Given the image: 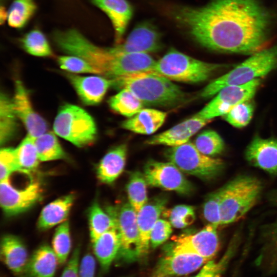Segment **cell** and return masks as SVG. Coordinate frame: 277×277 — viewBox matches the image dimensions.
Segmentation results:
<instances>
[{
	"mask_svg": "<svg viewBox=\"0 0 277 277\" xmlns=\"http://www.w3.org/2000/svg\"><path fill=\"white\" fill-rule=\"evenodd\" d=\"M161 277H168V276H161Z\"/></svg>",
	"mask_w": 277,
	"mask_h": 277,
	"instance_id": "obj_49",
	"label": "cell"
},
{
	"mask_svg": "<svg viewBox=\"0 0 277 277\" xmlns=\"http://www.w3.org/2000/svg\"><path fill=\"white\" fill-rule=\"evenodd\" d=\"M88 219L92 242L107 231L117 227L115 214L107 213L96 203L90 207Z\"/></svg>",
	"mask_w": 277,
	"mask_h": 277,
	"instance_id": "obj_31",
	"label": "cell"
},
{
	"mask_svg": "<svg viewBox=\"0 0 277 277\" xmlns=\"http://www.w3.org/2000/svg\"><path fill=\"white\" fill-rule=\"evenodd\" d=\"M95 261L93 256L87 254L81 260L78 271L79 277H94Z\"/></svg>",
	"mask_w": 277,
	"mask_h": 277,
	"instance_id": "obj_47",
	"label": "cell"
},
{
	"mask_svg": "<svg viewBox=\"0 0 277 277\" xmlns=\"http://www.w3.org/2000/svg\"><path fill=\"white\" fill-rule=\"evenodd\" d=\"M276 68L277 45H275L251 54L233 69L212 81L203 89L201 96L211 97L226 86L246 84Z\"/></svg>",
	"mask_w": 277,
	"mask_h": 277,
	"instance_id": "obj_5",
	"label": "cell"
},
{
	"mask_svg": "<svg viewBox=\"0 0 277 277\" xmlns=\"http://www.w3.org/2000/svg\"><path fill=\"white\" fill-rule=\"evenodd\" d=\"M221 191L220 187L209 193L205 197L203 206V215L207 225H212L217 227L221 226Z\"/></svg>",
	"mask_w": 277,
	"mask_h": 277,
	"instance_id": "obj_42",
	"label": "cell"
},
{
	"mask_svg": "<svg viewBox=\"0 0 277 277\" xmlns=\"http://www.w3.org/2000/svg\"><path fill=\"white\" fill-rule=\"evenodd\" d=\"M57 257L52 248L47 244L39 246L29 259L22 275L25 277H54Z\"/></svg>",
	"mask_w": 277,
	"mask_h": 277,
	"instance_id": "obj_24",
	"label": "cell"
},
{
	"mask_svg": "<svg viewBox=\"0 0 277 277\" xmlns=\"http://www.w3.org/2000/svg\"><path fill=\"white\" fill-rule=\"evenodd\" d=\"M18 119L12 100L2 93L0 99V142L1 145L11 140L16 133Z\"/></svg>",
	"mask_w": 277,
	"mask_h": 277,
	"instance_id": "obj_30",
	"label": "cell"
},
{
	"mask_svg": "<svg viewBox=\"0 0 277 277\" xmlns=\"http://www.w3.org/2000/svg\"><path fill=\"white\" fill-rule=\"evenodd\" d=\"M15 151L21 172L29 173L37 168L40 161L34 138L27 135Z\"/></svg>",
	"mask_w": 277,
	"mask_h": 277,
	"instance_id": "obj_34",
	"label": "cell"
},
{
	"mask_svg": "<svg viewBox=\"0 0 277 277\" xmlns=\"http://www.w3.org/2000/svg\"><path fill=\"white\" fill-rule=\"evenodd\" d=\"M43 189L40 183L32 181L23 189L11 185L9 180L1 182L0 203L4 213L13 216L23 213L39 201Z\"/></svg>",
	"mask_w": 277,
	"mask_h": 277,
	"instance_id": "obj_13",
	"label": "cell"
},
{
	"mask_svg": "<svg viewBox=\"0 0 277 277\" xmlns=\"http://www.w3.org/2000/svg\"><path fill=\"white\" fill-rule=\"evenodd\" d=\"M167 113L152 108H143L133 116L122 123L127 130L141 134H151L164 124Z\"/></svg>",
	"mask_w": 277,
	"mask_h": 277,
	"instance_id": "obj_26",
	"label": "cell"
},
{
	"mask_svg": "<svg viewBox=\"0 0 277 277\" xmlns=\"http://www.w3.org/2000/svg\"><path fill=\"white\" fill-rule=\"evenodd\" d=\"M7 18V12L5 11V8L1 7L0 11V20L1 24L3 21H5Z\"/></svg>",
	"mask_w": 277,
	"mask_h": 277,
	"instance_id": "obj_48",
	"label": "cell"
},
{
	"mask_svg": "<svg viewBox=\"0 0 277 277\" xmlns=\"http://www.w3.org/2000/svg\"><path fill=\"white\" fill-rule=\"evenodd\" d=\"M147 185L143 173L137 171L131 173L126 190L129 203L137 213L148 202Z\"/></svg>",
	"mask_w": 277,
	"mask_h": 277,
	"instance_id": "obj_36",
	"label": "cell"
},
{
	"mask_svg": "<svg viewBox=\"0 0 277 277\" xmlns=\"http://www.w3.org/2000/svg\"><path fill=\"white\" fill-rule=\"evenodd\" d=\"M194 145L202 153L213 157L221 154L225 149V143L215 131L205 130L195 138Z\"/></svg>",
	"mask_w": 277,
	"mask_h": 277,
	"instance_id": "obj_38",
	"label": "cell"
},
{
	"mask_svg": "<svg viewBox=\"0 0 277 277\" xmlns=\"http://www.w3.org/2000/svg\"><path fill=\"white\" fill-rule=\"evenodd\" d=\"M217 228L208 224L194 234L173 238L167 253L195 254L212 260L220 246Z\"/></svg>",
	"mask_w": 277,
	"mask_h": 277,
	"instance_id": "obj_10",
	"label": "cell"
},
{
	"mask_svg": "<svg viewBox=\"0 0 277 277\" xmlns=\"http://www.w3.org/2000/svg\"><path fill=\"white\" fill-rule=\"evenodd\" d=\"M108 103L110 107L116 112L130 117L143 109L144 104L129 90L123 88L111 96Z\"/></svg>",
	"mask_w": 277,
	"mask_h": 277,
	"instance_id": "obj_32",
	"label": "cell"
},
{
	"mask_svg": "<svg viewBox=\"0 0 277 277\" xmlns=\"http://www.w3.org/2000/svg\"><path fill=\"white\" fill-rule=\"evenodd\" d=\"M165 155L182 172L205 181L220 176L225 167L222 160L203 154L190 142L170 147L165 151Z\"/></svg>",
	"mask_w": 277,
	"mask_h": 277,
	"instance_id": "obj_8",
	"label": "cell"
},
{
	"mask_svg": "<svg viewBox=\"0 0 277 277\" xmlns=\"http://www.w3.org/2000/svg\"><path fill=\"white\" fill-rule=\"evenodd\" d=\"M34 143L39 161L47 162L64 159L66 154L55 135L45 132L34 138Z\"/></svg>",
	"mask_w": 277,
	"mask_h": 277,
	"instance_id": "obj_33",
	"label": "cell"
},
{
	"mask_svg": "<svg viewBox=\"0 0 277 277\" xmlns=\"http://www.w3.org/2000/svg\"><path fill=\"white\" fill-rule=\"evenodd\" d=\"M1 258L6 266L16 275H23L29 260L23 241L11 234L4 235L1 240Z\"/></svg>",
	"mask_w": 277,
	"mask_h": 277,
	"instance_id": "obj_23",
	"label": "cell"
},
{
	"mask_svg": "<svg viewBox=\"0 0 277 277\" xmlns=\"http://www.w3.org/2000/svg\"><path fill=\"white\" fill-rule=\"evenodd\" d=\"M209 261L195 254L167 253L160 260L153 277L187 275L197 270Z\"/></svg>",
	"mask_w": 277,
	"mask_h": 277,
	"instance_id": "obj_19",
	"label": "cell"
},
{
	"mask_svg": "<svg viewBox=\"0 0 277 277\" xmlns=\"http://www.w3.org/2000/svg\"><path fill=\"white\" fill-rule=\"evenodd\" d=\"M112 86L126 88L146 105L173 107L183 102L185 94L175 84L154 71H138L111 80Z\"/></svg>",
	"mask_w": 277,
	"mask_h": 277,
	"instance_id": "obj_3",
	"label": "cell"
},
{
	"mask_svg": "<svg viewBox=\"0 0 277 277\" xmlns=\"http://www.w3.org/2000/svg\"><path fill=\"white\" fill-rule=\"evenodd\" d=\"M67 77L84 104L94 105L103 99L110 87L111 79L99 76H81L73 73L66 74Z\"/></svg>",
	"mask_w": 277,
	"mask_h": 277,
	"instance_id": "obj_20",
	"label": "cell"
},
{
	"mask_svg": "<svg viewBox=\"0 0 277 277\" xmlns=\"http://www.w3.org/2000/svg\"><path fill=\"white\" fill-rule=\"evenodd\" d=\"M71 247L69 225L68 222L66 221L56 228L52 240V249L60 265L64 264L66 261Z\"/></svg>",
	"mask_w": 277,
	"mask_h": 277,
	"instance_id": "obj_39",
	"label": "cell"
},
{
	"mask_svg": "<svg viewBox=\"0 0 277 277\" xmlns=\"http://www.w3.org/2000/svg\"><path fill=\"white\" fill-rule=\"evenodd\" d=\"M52 38L62 51L83 58L99 75L111 80L135 72L153 71L156 62L147 53H125L115 47L95 45L74 29L57 30Z\"/></svg>",
	"mask_w": 277,
	"mask_h": 277,
	"instance_id": "obj_2",
	"label": "cell"
},
{
	"mask_svg": "<svg viewBox=\"0 0 277 277\" xmlns=\"http://www.w3.org/2000/svg\"><path fill=\"white\" fill-rule=\"evenodd\" d=\"M211 121L194 115L170 129L152 136L146 141V144L170 147L183 145L188 142L193 135Z\"/></svg>",
	"mask_w": 277,
	"mask_h": 277,
	"instance_id": "obj_18",
	"label": "cell"
},
{
	"mask_svg": "<svg viewBox=\"0 0 277 277\" xmlns=\"http://www.w3.org/2000/svg\"><path fill=\"white\" fill-rule=\"evenodd\" d=\"M21 42L25 50L32 55L48 57L53 54L45 35L38 29H35L26 33Z\"/></svg>",
	"mask_w": 277,
	"mask_h": 277,
	"instance_id": "obj_37",
	"label": "cell"
},
{
	"mask_svg": "<svg viewBox=\"0 0 277 277\" xmlns=\"http://www.w3.org/2000/svg\"><path fill=\"white\" fill-rule=\"evenodd\" d=\"M172 232L169 221L159 219L154 225L150 235V245L153 248L166 242Z\"/></svg>",
	"mask_w": 277,
	"mask_h": 277,
	"instance_id": "obj_45",
	"label": "cell"
},
{
	"mask_svg": "<svg viewBox=\"0 0 277 277\" xmlns=\"http://www.w3.org/2000/svg\"><path fill=\"white\" fill-rule=\"evenodd\" d=\"M20 171L16 160L15 149L2 148L0 152L1 182L9 180L12 173Z\"/></svg>",
	"mask_w": 277,
	"mask_h": 277,
	"instance_id": "obj_44",
	"label": "cell"
},
{
	"mask_svg": "<svg viewBox=\"0 0 277 277\" xmlns=\"http://www.w3.org/2000/svg\"><path fill=\"white\" fill-rule=\"evenodd\" d=\"M92 243L94 253L101 267L104 271L107 270L117 256L120 248V237L117 227L105 232Z\"/></svg>",
	"mask_w": 277,
	"mask_h": 277,
	"instance_id": "obj_28",
	"label": "cell"
},
{
	"mask_svg": "<svg viewBox=\"0 0 277 277\" xmlns=\"http://www.w3.org/2000/svg\"><path fill=\"white\" fill-rule=\"evenodd\" d=\"M170 15L192 40L220 52L251 55L265 49L272 24L259 0H210L201 7L176 6Z\"/></svg>",
	"mask_w": 277,
	"mask_h": 277,
	"instance_id": "obj_1",
	"label": "cell"
},
{
	"mask_svg": "<svg viewBox=\"0 0 277 277\" xmlns=\"http://www.w3.org/2000/svg\"><path fill=\"white\" fill-rule=\"evenodd\" d=\"M73 194L60 197L42 209L37 220V227L47 230L66 221L74 200Z\"/></svg>",
	"mask_w": 277,
	"mask_h": 277,
	"instance_id": "obj_27",
	"label": "cell"
},
{
	"mask_svg": "<svg viewBox=\"0 0 277 277\" xmlns=\"http://www.w3.org/2000/svg\"><path fill=\"white\" fill-rule=\"evenodd\" d=\"M127 153L126 144L118 145L108 151L97 167L96 175L98 180L107 184L114 182L124 169Z\"/></svg>",
	"mask_w": 277,
	"mask_h": 277,
	"instance_id": "obj_25",
	"label": "cell"
},
{
	"mask_svg": "<svg viewBox=\"0 0 277 277\" xmlns=\"http://www.w3.org/2000/svg\"><path fill=\"white\" fill-rule=\"evenodd\" d=\"M162 213L168 219L172 226L176 228L189 226L195 219L194 207L186 205H177L168 210L165 209Z\"/></svg>",
	"mask_w": 277,
	"mask_h": 277,
	"instance_id": "obj_40",
	"label": "cell"
},
{
	"mask_svg": "<svg viewBox=\"0 0 277 277\" xmlns=\"http://www.w3.org/2000/svg\"><path fill=\"white\" fill-rule=\"evenodd\" d=\"M260 78L239 85H230L221 89L214 97L195 115L204 119L212 120L223 116L234 106L250 100L261 85Z\"/></svg>",
	"mask_w": 277,
	"mask_h": 277,
	"instance_id": "obj_9",
	"label": "cell"
},
{
	"mask_svg": "<svg viewBox=\"0 0 277 277\" xmlns=\"http://www.w3.org/2000/svg\"><path fill=\"white\" fill-rule=\"evenodd\" d=\"M221 226L235 223L255 206L260 199L263 184L256 177L240 174L221 187Z\"/></svg>",
	"mask_w": 277,
	"mask_h": 277,
	"instance_id": "obj_4",
	"label": "cell"
},
{
	"mask_svg": "<svg viewBox=\"0 0 277 277\" xmlns=\"http://www.w3.org/2000/svg\"><path fill=\"white\" fill-rule=\"evenodd\" d=\"M225 65L202 61L175 49H170L156 61L155 73L177 82L197 83L206 81Z\"/></svg>",
	"mask_w": 277,
	"mask_h": 277,
	"instance_id": "obj_6",
	"label": "cell"
},
{
	"mask_svg": "<svg viewBox=\"0 0 277 277\" xmlns=\"http://www.w3.org/2000/svg\"><path fill=\"white\" fill-rule=\"evenodd\" d=\"M34 0H13L7 12L8 25L21 29L31 19L36 10Z\"/></svg>",
	"mask_w": 277,
	"mask_h": 277,
	"instance_id": "obj_35",
	"label": "cell"
},
{
	"mask_svg": "<svg viewBox=\"0 0 277 277\" xmlns=\"http://www.w3.org/2000/svg\"><path fill=\"white\" fill-rule=\"evenodd\" d=\"M253 112L254 105L250 100H248L236 105L223 116L232 126L243 128L249 123Z\"/></svg>",
	"mask_w": 277,
	"mask_h": 277,
	"instance_id": "obj_41",
	"label": "cell"
},
{
	"mask_svg": "<svg viewBox=\"0 0 277 277\" xmlns=\"http://www.w3.org/2000/svg\"><path fill=\"white\" fill-rule=\"evenodd\" d=\"M80 249L76 248L63 270L61 277H79Z\"/></svg>",
	"mask_w": 277,
	"mask_h": 277,
	"instance_id": "obj_46",
	"label": "cell"
},
{
	"mask_svg": "<svg viewBox=\"0 0 277 277\" xmlns=\"http://www.w3.org/2000/svg\"><path fill=\"white\" fill-rule=\"evenodd\" d=\"M104 11L110 19L114 31L116 45L123 42V37L133 13L132 5L127 0H90Z\"/></svg>",
	"mask_w": 277,
	"mask_h": 277,
	"instance_id": "obj_22",
	"label": "cell"
},
{
	"mask_svg": "<svg viewBox=\"0 0 277 277\" xmlns=\"http://www.w3.org/2000/svg\"><path fill=\"white\" fill-rule=\"evenodd\" d=\"M162 46V34L151 21L137 24L122 43L115 48L125 53H148L159 50Z\"/></svg>",
	"mask_w": 277,
	"mask_h": 277,
	"instance_id": "obj_15",
	"label": "cell"
},
{
	"mask_svg": "<svg viewBox=\"0 0 277 277\" xmlns=\"http://www.w3.org/2000/svg\"><path fill=\"white\" fill-rule=\"evenodd\" d=\"M144 175L147 185L164 190L188 195L193 191L192 184L182 172L170 162L149 160L144 166Z\"/></svg>",
	"mask_w": 277,
	"mask_h": 277,
	"instance_id": "obj_11",
	"label": "cell"
},
{
	"mask_svg": "<svg viewBox=\"0 0 277 277\" xmlns=\"http://www.w3.org/2000/svg\"><path fill=\"white\" fill-rule=\"evenodd\" d=\"M245 157L250 165L277 175V139L255 136L246 147Z\"/></svg>",
	"mask_w": 277,
	"mask_h": 277,
	"instance_id": "obj_17",
	"label": "cell"
},
{
	"mask_svg": "<svg viewBox=\"0 0 277 277\" xmlns=\"http://www.w3.org/2000/svg\"><path fill=\"white\" fill-rule=\"evenodd\" d=\"M14 90L12 99L14 108L28 135L35 138L45 133L47 130V123L34 110L28 93L21 81H15Z\"/></svg>",
	"mask_w": 277,
	"mask_h": 277,
	"instance_id": "obj_16",
	"label": "cell"
},
{
	"mask_svg": "<svg viewBox=\"0 0 277 277\" xmlns=\"http://www.w3.org/2000/svg\"><path fill=\"white\" fill-rule=\"evenodd\" d=\"M241 230L234 233L228 247L220 260H211L205 264L200 271L193 277H222L232 258L236 254L241 241Z\"/></svg>",
	"mask_w": 277,
	"mask_h": 277,
	"instance_id": "obj_29",
	"label": "cell"
},
{
	"mask_svg": "<svg viewBox=\"0 0 277 277\" xmlns=\"http://www.w3.org/2000/svg\"><path fill=\"white\" fill-rule=\"evenodd\" d=\"M115 214L121 242L117 256L126 262L135 261L142 256L137 212L129 203H126Z\"/></svg>",
	"mask_w": 277,
	"mask_h": 277,
	"instance_id": "obj_12",
	"label": "cell"
},
{
	"mask_svg": "<svg viewBox=\"0 0 277 277\" xmlns=\"http://www.w3.org/2000/svg\"><path fill=\"white\" fill-rule=\"evenodd\" d=\"M56 134L78 147L90 146L97 130L92 117L84 109L65 104L59 109L53 123Z\"/></svg>",
	"mask_w": 277,
	"mask_h": 277,
	"instance_id": "obj_7",
	"label": "cell"
},
{
	"mask_svg": "<svg viewBox=\"0 0 277 277\" xmlns=\"http://www.w3.org/2000/svg\"><path fill=\"white\" fill-rule=\"evenodd\" d=\"M167 199L165 196L154 197L137 213L141 255L147 253L150 244L151 231L160 215L165 209Z\"/></svg>",
	"mask_w": 277,
	"mask_h": 277,
	"instance_id": "obj_21",
	"label": "cell"
},
{
	"mask_svg": "<svg viewBox=\"0 0 277 277\" xmlns=\"http://www.w3.org/2000/svg\"><path fill=\"white\" fill-rule=\"evenodd\" d=\"M58 64L61 68L71 73H94L98 72L89 63L77 56L69 55L59 56Z\"/></svg>",
	"mask_w": 277,
	"mask_h": 277,
	"instance_id": "obj_43",
	"label": "cell"
},
{
	"mask_svg": "<svg viewBox=\"0 0 277 277\" xmlns=\"http://www.w3.org/2000/svg\"><path fill=\"white\" fill-rule=\"evenodd\" d=\"M266 197L275 211V216L260 227L261 249L255 263L266 273L270 274L277 271V186Z\"/></svg>",
	"mask_w": 277,
	"mask_h": 277,
	"instance_id": "obj_14",
	"label": "cell"
}]
</instances>
